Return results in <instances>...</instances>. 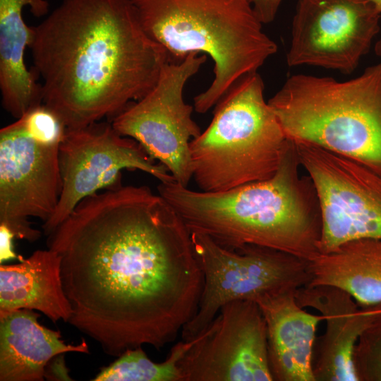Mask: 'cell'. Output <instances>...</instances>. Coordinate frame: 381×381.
<instances>
[{
  "label": "cell",
  "mask_w": 381,
  "mask_h": 381,
  "mask_svg": "<svg viewBox=\"0 0 381 381\" xmlns=\"http://www.w3.org/2000/svg\"><path fill=\"white\" fill-rule=\"evenodd\" d=\"M61 257L68 322L114 356L174 341L195 315L204 278L190 232L146 186L82 200L50 234Z\"/></svg>",
  "instance_id": "obj_1"
},
{
  "label": "cell",
  "mask_w": 381,
  "mask_h": 381,
  "mask_svg": "<svg viewBox=\"0 0 381 381\" xmlns=\"http://www.w3.org/2000/svg\"><path fill=\"white\" fill-rule=\"evenodd\" d=\"M33 29L43 103L67 129L116 116L152 90L170 61L131 0H63Z\"/></svg>",
  "instance_id": "obj_2"
},
{
  "label": "cell",
  "mask_w": 381,
  "mask_h": 381,
  "mask_svg": "<svg viewBox=\"0 0 381 381\" xmlns=\"http://www.w3.org/2000/svg\"><path fill=\"white\" fill-rule=\"evenodd\" d=\"M300 167L289 140L267 180L222 192L193 190L176 181L160 182L157 190L190 233L207 235L230 250L255 245L309 260L319 253L322 214L314 183L299 174Z\"/></svg>",
  "instance_id": "obj_3"
},
{
  "label": "cell",
  "mask_w": 381,
  "mask_h": 381,
  "mask_svg": "<svg viewBox=\"0 0 381 381\" xmlns=\"http://www.w3.org/2000/svg\"><path fill=\"white\" fill-rule=\"evenodd\" d=\"M140 25L171 62L209 56L214 79L194 98L205 113L242 77L257 72L277 51L249 0H131Z\"/></svg>",
  "instance_id": "obj_4"
},
{
  "label": "cell",
  "mask_w": 381,
  "mask_h": 381,
  "mask_svg": "<svg viewBox=\"0 0 381 381\" xmlns=\"http://www.w3.org/2000/svg\"><path fill=\"white\" fill-rule=\"evenodd\" d=\"M268 104L288 140L319 146L381 174V62L346 81L292 75Z\"/></svg>",
  "instance_id": "obj_5"
},
{
  "label": "cell",
  "mask_w": 381,
  "mask_h": 381,
  "mask_svg": "<svg viewBox=\"0 0 381 381\" xmlns=\"http://www.w3.org/2000/svg\"><path fill=\"white\" fill-rule=\"evenodd\" d=\"M258 72L236 82L217 102L207 128L190 143L193 178L222 192L271 178L289 143L264 97Z\"/></svg>",
  "instance_id": "obj_6"
},
{
  "label": "cell",
  "mask_w": 381,
  "mask_h": 381,
  "mask_svg": "<svg viewBox=\"0 0 381 381\" xmlns=\"http://www.w3.org/2000/svg\"><path fill=\"white\" fill-rule=\"evenodd\" d=\"M66 127L44 103L0 131V224L30 242L41 232L30 217L44 222L54 213L62 181L59 147Z\"/></svg>",
  "instance_id": "obj_7"
},
{
  "label": "cell",
  "mask_w": 381,
  "mask_h": 381,
  "mask_svg": "<svg viewBox=\"0 0 381 381\" xmlns=\"http://www.w3.org/2000/svg\"><path fill=\"white\" fill-rule=\"evenodd\" d=\"M190 236L204 284L198 310L181 332L183 341L202 332L231 301H254L266 294L297 290L310 282L308 260L255 245L230 250L207 235L191 232Z\"/></svg>",
  "instance_id": "obj_8"
},
{
  "label": "cell",
  "mask_w": 381,
  "mask_h": 381,
  "mask_svg": "<svg viewBox=\"0 0 381 381\" xmlns=\"http://www.w3.org/2000/svg\"><path fill=\"white\" fill-rule=\"evenodd\" d=\"M206 60V55L191 53L181 62L167 63L152 90L111 122L119 134L138 141L185 187L193 178L190 143L201 131L192 119L193 106L184 102L183 90Z\"/></svg>",
  "instance_id": "obj_9"
},
{
  "label": "cell",
  "mask_w": 381,
  "mask_h": 381,
  "mask_svg": "<svg viewBox=\"0 0 381 381\" xmlns=\"http://www.w3.org/2000/svg\"><path fill=\"white\" fill-rule=\"evenodd\" d=\"M294 143L319 199V253L333 252L353 240L381 239V174L319 146Z\"/></svg>",
  "instance_id": "obj_10"
},
{
  "label": "cell",
  "mask_w": 381,
  "mask_h": 381,
  "mask_svg": "<svg viewBox=\"0 0 381 381\" xmlns=\"http://www.w3.org/2000/svg\"><path fill=\"white\" fill-rule=\"evenodd\" d=\"M61 192L56 209L42 226L50 235L84 198L121 183L123 169L140 170L160 182L175 181L135 140L121 135L111 123L98 121L66 129L59 147Z\"/></svg>",
  "instance_id": "obj_11"
},
{
  "label": "cell",
  "mask_w": 381,
  "mask_h": 381,
  "mask_svg": "<svg viewBox=\"0 0 381 381\" xmlns=\"http://www.w3.org/2000/svg\"><path fill=\"white\" fill-rule=\"evenodd\" d=\"M380 17L370 0H298L288 66L351 73L379 33Z\"/></svg>",
  "instance_id": "obj_12"
},
{
  "label": "cell",
  "mask_w": 381,
  "mask_h": 381,
  "mask_svg": "<svg viewBox=\"0 0 381 381\" xmlns=\"http://www.w3.org/2000/svg\"><path fill=\"white\" fill-rule=\"evenodd\" d=\"M179 362L183 381H272L267 327L252 299L219 310Z\"/></svg>",
  "instance_id": "obj_13"
},
{
  "label": "cell",
  "mask_w": 381,
  "mask_h": 381,
  "mask_svg": "<svg viewBox=\"0 0 381 381\" xmlns=\"http://www.w3.org/2000/svg\"><path fill=\"white\" fill-rule=\"evenodd\" d=\"M298 305L318 310L325 332L314 348L315 381H358L353 364L356 344L363 331L381 316V303L362 306L335 286L306 285L295 293Z\"/></svg>",
  "instance_id": "obj_14"
},
{
  "label": "cell",
  "mask_w": 381,
  "mask_h": 381,
  "mask_svg": "<svg viewBox=\"0 0 381 381\" xmlns=\"http://www.w3.org/2000/svg\"><path fill=\"white\" fill-rule=\"evenodd\" d=\"M296 291L283 290L254 299L265 320L270 368L276 381H315V333L322 317L300 306Z\"/></svg>",
  "instance_id": "obj_15"
},
{
  "label": "cell",
  "mask_w": 381,
  "mask_h": 381,
  "mask_svg": "<svg viewBox=\"0 0 381 381\" xmlns=\"http://www.w3.org/2000/svg\"><path fill=\"white\" fill-rule=\"evenodd\" d=\"M40 315L20 309L0 315V380L42 381L48 363L67 352L89 353L85 341L66 344L61 332L41 325Z\"/></svg>",
  "instance_id": "obj_16"
},
{
  "label": "cell",
  "mask_w": 381,
  "mask_h": 381,
  "mask_svg": "<svg viewBox=\"0 0 381 381\" xmlns=\"http://www.w3.org/2000/svg\"><path fill=\"white\" fill-rule=\"evenodd\" d=\"M28 6L36 17L45 16L47 0H0V90L2 105L18 119L30 108L43 103L42 85L36 82L24 61L27 47L34 37L33 27L23 20Z\"/></svg>",
  "instance_id": "obj_17"
},
{
  "label": "cell",
  "mask_w": 381,
  "mask_h": 381,
  "mask_svg": "<svg viewBox=\"0 0 381 381\" xmlns=\"http://www.w3.org/2000/svg\"><path fill=\"white\" fill-rule=\"evenodd\" d=\"M18 260L0 266V315L27 309L40 311L54 322H68L73 309L63 286L61 255L49 248Z\"/></svg>",
  "instance_id": "obj_18"
},
{
  "label": "cell",
  "mask_w": 381,
  "mask_h": 381,
  "mask_svg": "<svg viewBox=\"0 0 381 381\" xmlns=\"http://www.w3.org/2000/svg\"><path fill=\"white\" fill-rule=\"evenodd\" d=\"M308 261L311 275L308 285L337 286L362 306L381 303V239L350 241Z\"/></svg>",
  "instance_id": "obj_19"
},
{
  "label": "cell",
  "mask_w": 381,
  "mask_h": 381,
  "mask_svg": "<svg viewBox=\"0 0 381 381\" xmlns=\"http://www.w3.org/2000/svg\"><path fill=\"white\" fill-rule=\"evenodd\" d=\"M193 339L181 340L174 346L168 358L161 363L151 361L142 346L125 351L94 381H183L179 362L190 348Z\"/></svg>",
  "instance_id": "obj_20"
},
{
  "label": "cell",
  "mask_w": 381,
  "mask_h": 381,
  "mask_svg": "<svg viewBox=\"0 0 381 381\" xmlns=\"http://www.w3.org/2000/svg\"><path fill=\"white\" fill-rule=\"evenodd\" d=\"M353 364L358 381H381V316L360 336Z\"/></svg>",
  "instance_id": "obj_21"
},
{
  "label": "cell",
  "mask_w": 381,
  "mask_h": 381,
  "mask_svg": "<svg viewBox=\"0 0 381 381\" xmlns=\"http://www.w3.org/2000/svg\"><path fill=\"white\" fill-rule=\"evenodd\" d=\"M283 0H249L263 24L273 21Z\"/></svg>",
  "instance_id": "obj_22"
},
{
  "label": "cell",
  "mask_w": 381,
  "mask_h": 381,
  "mask_svg": "<svg viewBox=\"0 0 381 381\" xmlns=\"http://www.w3.org/2000/svg\"><path fill=\"white\" fill-rule=\"evenodd\" d=\"M15 238L12 231L4 224H0V262L19 258L13 251L12 241Z\"/></svg>",
  "instance_id": "obj_23"
},
{
  "label": "cell",
  "mask_w": 381,
  "mask_h": 381,
  "mask_svg": "<svg viewBox=\"0 0 381 381\" xmlns=\"http://www.w3.org/2000/svg\"><path fill=\"white\" fill-rule=\"evenodd\" d=\"M375 51L376 54L381 57V38L375 43Z\"/></svg>",
  "instance_id": "obj_24"
},
{
  "label": "cell",
  "mask_w": 381,
  "mask_h": 381,
  "mask_svg": "<svg viewBox=\"0 0 381 381\" xmlns=\"http://www.w3.org/2000/svg\"><path fill=\"white\" fill-rule=\"evenodd\" d=\"M381 12V0H370Z\"/></svg>",
  "instance_id": "obj_25"
}]
</instances>
